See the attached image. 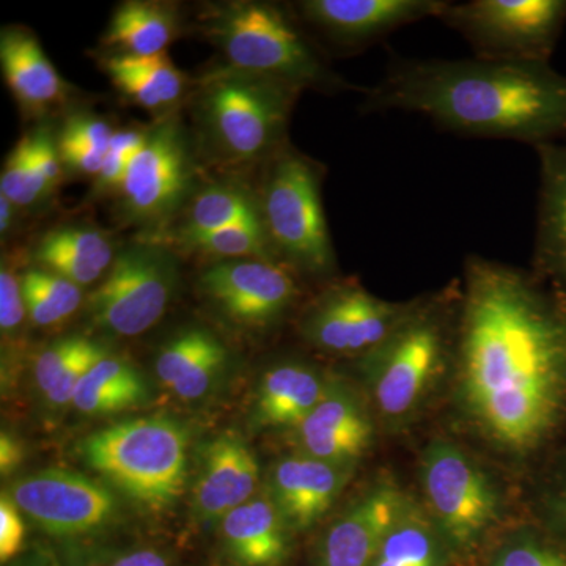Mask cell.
Instances as JSON below:
<instances>
[{"label": "cell", "mask_w": 566, "mask_h": 566, "mask_svg": "<svg viewBox=\"0 0 566 566\" xmlns=\"http://www.w3.org/2000/svg\"><path fill=\"white\" fill-rule=\"evenodd\" d=\"M450 371L465 430L543 468L566 442V294L532 270L468 256Z\"/></svg>", "instance_id": "6da1fadb"}, {"label": "cell", "mask_w": 566, "mask_h": 566, "mask_svg": "<svg viewBox=\"0 0 566 566\" xmlns=\"http://www.w3.org/2000/svg\"><path fill=\"white\" fill-rule=\"evenodd\" d=\"M365 109L405 111L461 136L536 145L566 139V76L549 63L397 59Z\"/></svg>", "instance_id": "7a4b0ae2"}, {"label": "cell", "mask_w": 566, "mask_h": 566, "mask_svg": "<svg viewBox=\"0 0 566 566\" xmlns=\"http://www.w3.org/2000/svg\"><path fill=\"white\" fill-rule=\"evenodd\" d=\"M461 283L416 300L400 326L359 357V370L376 412L400 423L419 411L439 379L452 370Z\"/></svg>", "instance_id": "3957f363"}, {"label": "cell", "mask_w": 566, "mask_h": 566, "mask_svg": "<svg viewBox=\"0 0 566 566\" xmlns=\"http://www.w3.org/2000/svg\"><path fill=\"white\" fill-rule=\"evenodd\" d=\"M189 438L170 417L123 420L82 441L81 453L126 497L150 512L175 505L188 479Z\"/></svg>", "instance_id": "277c9868"}, {"label": "cell", "mask_w": 566, "mask_h": 566, "mask_svg": "<svg viewBox=\"0 0 566 566\" xmlns=\"http://www.w3.org/2000/svg\"><path fill=\"white\" fill-rule=\"evenodd\" d=\"M230 69L270 77L300 88H346L326 69L293 21L270 3H230L216 11L207 25Z\"/></svg>", "instance_id": "5b68a950"}, {"label": "cell", "mask_w": 566, "mask_h": 566, "mask_svg": "<svg viewBox=\"0 0 566 566\" xmlns=\"http://www.w3.org/2000/svg\"><path fill=\"white\" fill-rule=\"evenodd\" d=\"M300 88L270 77L222 70L205 81L200 120L230 163H251L281 145Z\"/></svg>", "instance_id": "8992f818"}, {"label": "cell", "mask_w": 566, "mask_h": 566, "mask_svg": "<svg viewBox=\"0 0 566 566\" xmlns=\"http://www.w3.org/2000/svg\"><path fill=\"white\" fill-rule=\"evenodd\" d=\"M264 227L277 259L311 275L334 273L335 252L322 199V170L301 153H275L262 203Z\"/></svg>", "instance_id": "52a82bcc"}, {"label": "cell", "mask_w": 566, "mask_h": 566, "mask_svg": "<svg viewBox=\"0 0 566 566\" xmlns=\"http://www.w3.org/2000/svg\"><path fill=\"white\" fill-rule=\"evenodd\" d=\"M424 510L450 549H474L505 513V501L493 475L455 442L433 439L419 464Z\"/></svg>", "instance_id": "ba28073f"}, {"label": "cell", "mask_w": 566, "mask_h": 566, "mask_svg": "<svg viewBox=\"0 0 566 566\" xmlns=\"http://www.w3.org/2000/svg\"><path fill=\"white\" fill-rule=\"evenodd\" d=\"M439 20L463 35L476 57L549 63L566 24V0L449 2Z\"/></svg>", "instance_id": "9c48e42d"}, {"label": "cell", "mask_w": 566, "mask_h": 566, "mask_svg": "<svg viewBox=\"0 0 566 566\" xmlns=\"http://www.w3.org/2000/svg\"><path fill=\"white\" fill-rule=\"evenodd\" d=\"M177 283V264L158 244H136L114 259L87 300L92 323L120 337H136L163 318Z\"/></svg>", "instance_id": "30bf717a"}, {"label": "cell", "mask_w": 566, "mask_h": 566, "mask_svg": "<svg viewBox=\"0 0 566 566\" xmlns=\"http://www.w3.org/2000/svg\"><path fill=\"white\" fill-rule=\"evenodd\" d=\"M196 167L180 122L148 129L120 189L126 221L158 226L180 210L192 191Z\"/></svg>", "instance_id": "8fae6325"}, {"label": "cell", "mask_w": 566, "mask_h": 566, "mask_svg": "<svg viewBox=\"0 0 566 566\" xmlns=\"http://www.w3.org/2000/svg\"><path fill=\"white\" fill-rule=\"evenodd\" d=\"M390 303L357 283L324 292L301 318L305 340L319 352L363 357L382 344L415 307Z\"/></svg>", "instance_id": "7c38bea8"}, {"label": "cell", "mask_w": 566, "mask_h": 566, "mask_svg": "<svg viewBox=\"0 0 566 566\" xmlns=\"http://www.w3.org/2000/svg\"><path fill=\"white\" fill-rule=\"evenodd\" d=\"M9 495L36 526L55 536L93 534L117 513V502L106 486L63 469L22 476Z\"/></svg>", "instance_id": "4fadbf2b"}, {"label": "cell", "mask_w": 566, "mask_h": 566, "mask_svg": "<svg viewBox=\"0 0 566 566\" xmlns=\"http://www.w3.org/2000/svg\"><path fill=\"white\" fill-rule=\"evenodd\" d=\"M200 286L226 318L252 329L282 319L300 293L290 268L259 259L212 264L200 277Z\"/></svg>", "instance_id": "5bb4252c"}, {"label": "cell", "mask_w": 566, "mask_h": 566, "mask_svg": "<svg viewBox=\"0 0 566 566\" xmlns=\"http://www.w3.org/2000/svg\"><path fill=\"white\" fill-rule=\"evenodd\" d=\"M411 501L392 479L376 482L327 528L315 566H374L386 536Z\"/></svg>", "instance_id": "9a60e30c"}, {"label": "cell", "mask_w": 566, "mask_h": 566, "mask_svg": "<svg viewBox=\"0 0 566 566\" xmlns=\"http://www.w3.org/2000/svg\"><path fill=\"white\" fill-rule=\"evenodd\" d=\"M293 433L304 455L354 468L374 446V416L353 387L329 379L322 400Z\"/></svg>", "instance_id": "2e32d148"}, {"label": "cell", "mask_w": 566, "mask_h": 566, "mask_svg": "<svg viewBox=\"0 0 566 566\" xmlns=\"http://www.w3.org/2000/svg\"><path fill=\"white\" fill-rule=\"evenodd\" d=\"M446 0H307L301 13L329 39L348 46L385 39L427 18L441 17Z\"/></svg>", "instance_id": "e0dca14e"}, {"label": "cell", "mask_w": 566, "mask_h": 566, "mask_svg": "<svg viewBox=\"0 0 566 566\" xmlns=\"http://www.w3.org/2000/svg\"><path fill=\"white\" fill-rule=\"evenodd\" d=\"M353 471L301 452L283 457L271 472L268 495L290 531H307L333 509Z\"/></svg>", "instance_id": "ac0fdd59"}, {"label": "cell", "mask_w": 566, "mask_h": 566, "mask_svg": "<svg viewBox=\"0 0 566 566\" xmlns=\"http://www.w3.org/2000/svg\"><path fill=\"white\" fill-rule=\"evenodd\" d=\"M260 464L251 447L234 434H219L203 447L199 479L193 490L197 515L222 521L255 497Z\"/></svg>", "instance_id": "d6986e66"}, {"label": "cell", "mask_w": 566, "mask_h": 566, "mask_svg": "<svg viewBox=\"0 0 566 566\" xmlns=\"http://www.w3.org/2000/svg\"><path fill=\"white\" fill-rule=\"evenodd\" d=\"M538 210L532 271L566 294V139L536 145Z\"/></svg>", "instance_id": "ffe728a7"}, {"label": "cell", "mask_w": 566, "mask_h": 566, "mask_svg": "<svg viewBox=\"0 0 566 566\" xmlns=\"http://www.w3.org/2000/svg\"><path fill=\"white\" fill-rule=\"evenodd\" d=\"M229 360L226 345L202 327L175 335L156 357V375L181 400H199L210 392Z\"/></svg>", "instance_id": "44dd1931"}, {"label": "cell", "mask_w": 566, "mask_h": 566, "mask_svg": "<svg viewBox=\"0 0 566 566\" xmlns=\"http://www.w3.org/2000/svg\"><path fill=\"white\" fill-rule=\"evenodd\" d=\"M290 527L270 495H255L221 521L227 553L241 566H279L290 551Z\"/></svg>", "instance_id": "7402d4cb"}, {"label": "cell", "mask_w": 566, "mask_h": 566, "mask_svg": "<svg viewBox=\"0 0 566 566\" xmlns=\"http://www.w3.org/2000/svg\"><path fill=\"white\" fill-rule=\"evenodd\" d=\"M329 379L303 363H283L263 375L253 403V424L294 430L326 392Z\"/></svg>", "instance_id": "603a6c76"}, {"label": "cell", "mask_w": 566, "mask_h": 566, "mask_svg": "<svg viewBox=\"0 0 566 566\" xmlns=\"http://www.w3.org/2000/svg\"><path fill=\"white\" fill-rule=\"evenodd\" d=\"M0 62L11 93L28 109H44L62 98L65 88L62 77L32 32L22 28L3 29Z\"/></svg>", "instance_id": "cb8c5ba5"}, {"label": "cell", "mask_w": 566, "mask_h": 566, "mask_svg": "<svg viewBox=\"0 0 566 566\" xmlns=\"http://www.w3.org/2000/svg\"><path fill=\"white\" fill-rule=\"evenodd\" d=\"M43 270L62 275L80 286L92 285L114 263L109 238L87 226H66L41 238L35 252Z\"/></svg>", "instance_id": "d4e9b609"}, {"label": "cell", "mask_w": 566, "mask_h": 566, "mask_svg": "<svg viewBox=\"0 0 566 566\" xmlns=\"http://www.w3.org/2000/svg\"><path fill=\"white\" fill-rule=\"evenodd\" d=\"M104 69L123 95L147 111L174 106L185 92V76L167 52L148 57L111 55Z\"/></svg>", "instance_id": "484cf974"}, {"label": "cell", "mask_w": 566, "mask_h": 566, "mask_svg": "<svg viewBox=\"0 0 566 566\" xmlns=\"http://www.w3.org/2000/svg\"><path fill=\"white\" fill-rule=\"evenodd\" d=\"M148 400V387L128 360L106 353L82 376L73 405L85 416H109Z\"/></svg>", "instance_id": "4316f807"}, {"label": "cell", "mask_w": 566, "mask_h": 566, "mask_svg": "<svg viewBox=\"0 0 566 566\" xmlns=\"http://www.w3.org/2000/svg\"><path fill=\"white\" fill-rule=\"evenodd\" d=\"M178 32L174 10L161 3L126 2L118 7L107 28L104 44L117 55L163 54Z\"/></svg>", "instance_id": "83f0119b"}, {"label": "cell", "mask_w": 566, "mask_h": 566, "mask_svg": "<svg viewBox=\"0 0 566 566\" xmlns=\"http://www.w3.org/2000/svg\"><path fill=\"white\" fill-rule=\"evenodd\" d=\"M450 553L424 506L411 501L386 536L374 566H446Z\"/></svg>", "instance_id": "f1b7e54d"}, {"label": "cell", "mask_w": 566, "mask_h": 566, "mask_svg": "<svg viewBox=\"0 0 566 566\" xmlns=\"http://www.w3.org/2000/svg\"><path fill=\"white\" fill-rule=\"evenodd\" d=\"M263 219L262 207L251 193L232 185H214L203 189L189 207L185 227L178 237L211 232L222 227Z\"/></svg>", "instance_id": "f546056e"}, {"label": "cell", "mask_w": 566, "mask_h": 566, "mask_svg": "<svg viewBox=\"0 0 566 566\" xmlns=\"http://www.w3.org/2000/svg\"><path fill=\"white\" fill-rule=\"evenodd\" d=\"M21 286L25 311L36 326L48 327L62 323L82 303L80 285L43 268H32L24 273Z\"/></svg>", "instance_id": "4dcf8cb0"}, {"label": "cell", "mask_w": 566, "mask_h": 566, "mask_svg": "<svg viewBox=\"0 0 566 566\" xmlns=\"http://www.w3.org/2000/svg\"><path fill=\"white\" fill-rule=\"evenodd\" d=\"M181 245L191 251L219 256L222 260L259 259L279 262L268 238L263 219L233 223L211 232L178 237ZM281 263V262H279Z\"/></svg>", "instance_id": "1f68e13d"}, {"label": "cell", "mask_w": 566, "mask_h": 566, "mask_svg": "<svg viewBox=\"0 0 566 566\" xmlns=\"http://www.w3.org/2000/svg\"><path fill=\"white\" fill-rule=\"evenodd\" d=\"M534 515L538 526L566 549V446L542 468Z\"/></svg>", "instance_id": "d6a6232c"}, {"label": "cell", "mask_w": 566, "mask_h": 566, "mask_svg": "<svg viewBox=\"0 0 566 566\" xmlns=\"http://www.w3.org/2000/svg\"><path fill=\"white\" fill-rule=\"evenodd\" d=\"M491 566H566V549L542 527H524L501 543Z\"/></svg>", "instance_id": "836d02e7"}, {"label": "cell", "mask_w": 566, "mask_h": 566, "mask_svg": "<svg viewBox=\"0 0 566 566\" xmlns=\"http://www.w3.org/2000/svg\"><path fill=\"white\" fill-rule=\"evenodd\" d=\"M50 192V186L32 161L24 137L10 153L3 167L0 196L7 197L14 207H29L44 199Z\"/></svg>", "instance_id": "e575fe53"}, {"label": "cell", "mask_w": 566, "mask_h": 566, "mask_svg": "<svg viewBox=\"0 0 566 566\" xmlns=\"http://www.w3.org/2000/svg\"><path fill=\"white\" fill-rule=\"evenodd\" d=\"M145 137L147 132L140 133L136 129L114 133L109 150L104 158L102 172L96 177V191L109 192L117 189L120 191L133 159L144 147Z\"/></svg>", "instance_id": "d590c367"}, {"label": "cell", "mask_w": 566, "mask_h": 566, "mask_svg": "<svg viewBox=\"0 0 566 566\" xmlns=\"http://www.w3.org/2000/svg\"><path fill=\"white\" fill-rule=\"evenodd\" d=\"M95 344L96 342L88 340V338L69 337L54 342L44 352H41L36 357L35 368H33L40 392L43 395L50 392L71 365L84 356Z\"/></svg>", "instance_id": "8d00e7d4"}, {"label": "cell", "mask_w": 566, "mask_h": 566, "mask_svg": "<svg viewBox=\"0 0 566 566\" xmlns=\"http://www.w3.org/2000/svg\"><path fill=\"white\" fill-rule=\"evenodd\" d=\"M24 296H22L21 279L11 273L10 268L0 271V329L2 334H13L24 322Z\"/></svg>", "instance_id": "74e56055"}, {"label": "cell", "mask_w": 566, "mask_h": 566, "mask_svg": "<svg viewBox=\"0 0 566 566\" xmlns=\"http://www.w3.org/2000/svg\"><path fill=\"white\" fill-rule=\"evenodd\" d=\"M114 129L102 118L91 117V115H77L66 122L62 129L61 139L76 142L92 150L107 155Z\"/></svg>", "instance_id": "f35d334b"}, {"label": "cell", "mask_w": 566, "mask_h": 566, "mask_svg": "<svg viewBox=\"0 0 566 566\" xmlns=\"http://www.w3.org/2000/svg\"><path fill=\"white\" fill-rule=\"evenodd\" d=\"M28 140L29 153L36 169L43 175L44 181L50 189L57 186L62 175V159L59 153L57 142L51 136L48 129L41 128L39 132L25 136Z\"/></svg>", "instance_id": "ab89813d"}, {"label": "cell", "mask_w": 566, "mask_h": 566, "mask_svg": "<svg viewBox=\"0 0 566 566\" xmlns=\"http://www.w3.org/2000/svg\"><path fill=\"white\" fill-rule=\"evenodd\" d=\"M25 538V526L21 510L14 504L9 493L0 497V560H11L22 549Z\"/></svg>", "instance_id": "60d3db41"}, {"label": "cell", "mask_w": 566, "mask_h": 566, "mask_svg": "<svg viewBox=\"0 0 566 566\" xmlns=\"http://www.w3.org/2000/svg\"><path fill=\"white\" fill-rule=\"evenodd\" d=\"M106 353V348H103L102 345H93L84 356L80 357V359L71 365L69 370L59 378V381L55 382L50 392L44 395L48 403L54 406V408H63V406L73 403L74 392H76L82 376L92 367L93 363H96V360Z\"/></svg>", "instance_id": "b9f144b4"}, {"label": "cell", "mask_w": 566, "mask_h": 566, "mask_svg": "<svg viewBox=\"0 0 566 566\" xmlns=\"http://www.w3.org/2000/svg\"><path fill=\"white\" fill-rule=\"evenodd\" d=\"M24 461V447L20 439L2 431L0 434V472L3 476L13 474Z\"/></svg>", "instance_id": "7bdbcfd3"}, {"label": "cell", "mask_w": 566, "mask_h": 566, "mask_svg": "<svg viewBox=\"0 0 566 566\" xmlns=\"http://www.w3.org/2000/svg\"><path fill=\"white\" fill-rule=\"evenodd\" d=\"M111 566H170L158 551L140 549L117 558Z\"/></svg>", "instance_id": "ee69618b"}, {"label": "cell", "mask_w": 566, "mask_h": 566, "mask_svg": "<svg viewBox=\"0 0 566 566\" xmlns=\"http://www.w3.org/2000/svg\"><path fill=\"white\" fill-rule=\"evenodd\" d=\"M13 207L7 197L0 196V232L3 237L9 233L11 222H13Z\"/></svg>", "instance_id": "f6af8a7d"}]
</instances>
